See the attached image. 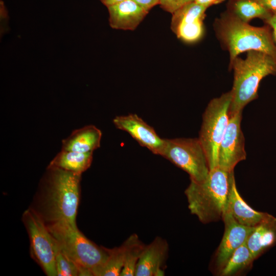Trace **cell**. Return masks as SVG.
<instances>
[{
  "mask_svg": "<svg viewBox=\"0 0 276 276\" xmlns=\"http://www.w3.org/2000/svg\"><path fill=\"white\" fill-rule=\"evenodd\" d=\"M213 27L221 48L229 54V64L250 50L264 52L276 59V44L269 25L252 26L225 10L215 19Z\"/></svg>",
  "mask_w": 276,
  "mask_h": 276,
  "instance_id": "cell-1",
  "label": "cell"
},
{
  "mask_svg": "<svg viewBox=\"0 0 276 276\" xmlns=\"http://www.w3.org/2000/svg\"><path fill=\"white\" fill-rule=\"evenodd\" d=\"M246 53L245 58L238 56L228 65L229 71L234 73L229 117L242 111L247 104L258 98L259 86L264 78L276 75L274 58L259 51Z\"/></svg>",
  "mask_w": 276,
  "mask_h": 276,
  "instance_id": "cell-2",
  "label": "cell"
},
{
  "mask_svg": "<svg viewBox=\"0 0 276 276\" xmlns=\"http://www.w3.org/2000/svg\"><path fill=\"white\" fill-rule=\"evenodd\" d=\"M231 173L216 167L202 181L190 180L185 191L190 213L204 224L222 220L231 181Z\"/></svg>",
  "mask_w": 276,
  "mask_h": 276,
  "instance_id": "cell-3",
  "label": "cell"
},
{
  "mask_svg": "<svg viewBox=\"0 0 276 276\" xmlns=\"http://www.w3.org/2000/svg\"><path fill=\"white\" fill-rule=\"evenodd\" d=\"M44 180L43 206L49 223L65 222L76 225L81 175L48 167Z\"/></svg>",
  "mask_w": 276,
  "mask_h": 276,
  "instance_id": "cell-4",
  "label": "cell"
},
{
  "mask_svg": "<svg viewBox=\"0 0 276 276\" xmlns=\"http://www.w3.org/2000/svg\"><path fill=\"white\" fill-rule=\"evenodd\" d=\"M47 225L60 248L80 268L84 276H98L107 260L108 248L89 240L77 225L58 221Z\"/></svg>",
  "mask_w": 276,
  "mask_h": 276,
  "instance_id": "cell-5",
  "label": "cell"
},
{
  "mask_svg": "<svg viewBox=\"0 0 276 276\" xmlns=\"http://www.w3.org/2000/svg\"><path fill=\"white\" fill-rule=\"evenodd\" d=\"M231 90L209 103L203 113L199 140L205 152L210 170L217 167L218 153L229 122Z\"/></svg>",
  "mask_w": 276,
  "mask_h": 276,
  "instance_id": "cell-6",
  "label": "cell"
},
{
  "mask_svg": "<svg viewBox=\"0 0 276 276\" xmlns=\"http://www.w3.org/2000/svg\"><path fill=\"white\" fill-rule=\"evenodd\" d=\"M160 155L186 172L190 180L196 182L203 181L210 171L198 138L164 139Z\"/></svg>",
  "mask_w": 276,
  "mask_h": 276,
  "instance_id": "cell-7",
  "label": "cell"
},
{
  "mask_svg": "<svg viewBox=\"0 0 276 276\" xmlns=\"http://www.w3.org/2000/svg\"><path fill=\"white\" fill-rule=\"evenodd\" d=\"M28 232L32 257L49 276L57 275L54 239L40 214L28 209L22 214Z\"/></svg>",
  "mask_w": 276,
  "mask_h": 276,
  "instance_id": "cell-8",
  "label": "cell"
},
{
  "mask_svg": "<svg viewBox=\"0 0 276 276\" xmlns=\"http://www.w3.org/2000/svg\"><path fill=\"white\" fill-rule=\"evenodd\" d=\"M241 120L242 111L229 117L227 127L219 147L217 167L228 172L234 171L237 164L246 157Z\"/></svg>",
  "mask_w": 276,
  "mask_h": 276,
  "instance_id": "cell-9",
  "label": "cell"
},
{
  "mask_svg": "<svg viewBox=\"0 0 276 276\" xmlns=\"http://www.w3.org/2000/svg\"><path fill=\"white\" fill-rule=\"evenodd\" d=\"M206 9L195 2L182 6L172 14L171 30L185 43L200 41L205 33L204 20Z\"/></svg>",
  "mask_w": 276,
  "mask_h": 276,
  "instance_id": "cell-10",
  "label": "cell"
},
{
  "mask_svg": "<svg viewBox=\"0 0 276 276\" xmlns=\"http://www.w3.org/2000/svg\"><path fill=\"white\" fill-rule=\"evenodd\" d=\"M222 220L224 224V232L213 257L212 265V271L217 275H218L234 252L246 242L254 228L239 224L227 210Z\"/></svg>",
  "mask_w": 276,
  "mask_h": 276,
  "instance_id": "cell-11",
  "label": "cell"
},
{
  "mask_svg": "<svg viewBox=\"0 0 276 276\" xmlns=\"http://www.w3.org/2000/svg\"><path fill=\"white\" fill-rule=\"evenodd\" d=\"M113 123L118 129L128 133L141 146L160 155L164 139L160 137L155 130L137 115L117 116L113 119Z\"/></svg>",
  "mask_w": 276,
  "mask_h": 276,
  "instance_id": "cell-12",
  "label": "cell"
},
{
  "mask_svg": "<svg viewBox=\"0 0 276 276\" xmlns=\"http://www.w3.org/2000/svg\"><path fill=\"white\" fill-rule=\"evenodd\" d=\"M169 245L165 239L156 237L145 245L137 265L135 276L164 275V267L168 258Z\"/></svg>",
  "mask_w": 276,
  "mask_h": 276,
  "instance_id": "cell-13",
  "label": "cell"
},
{
  "mask_svg": "<svg viewBox=\"0 0 276 276\" xmlns=\"http://www.w3.org/2000/svg\"><path fill=\"white\" fill-rule=\"evenodd\" d=\"M107 9L110 26L123 30H134L149 12L134 0H125Z\"/></svg>",
  "mask_w": 276,
  "mask_h": 276,
  "instance_id": "cell-14",
  "label": "cell"
},
{
  "mask_svg": "<svg viewBox=\"0 0 276 276\" xmlns=\"http://www.w3.org/2000/svg\"><path fill=\"white\" fill-rule=\"evenodd\" d=\"M226 210L239 224L254 227L260 223L267 213L259 212L251 208L242 198L237 189L234 171L231 173V181Z\"/></svg>",
  "mask_w": 276,
  "mask_h": 276,
  "instance_id": "cell-15",
  "label": "cell"
},
{
  "mask_svg": "<svg viewBox=\"0 0 276 276\" xmlns=\"http://www.w3.org/2000/svg\"><path fill=\"white\" fill-rule=\"evenodd\" d=\"M246 243L255 259L276 245V218L267 214L248 235Z\"/></svg>",
  "mask_w": 276,
  "mask_h": 276,
  "instance_id": "cell-16",
  "label": "cell"
},
{
  "mask_svg": "<svg viewBox=\"0 0 276 276\" xmlns=\"http://www.w3.org/2000/svg\"><path fill=\"white\" fill-rule=\"evenodd\" d=\"M101 131L94 125H87L74 130L62 140L63 150L80 153L93 152L100 147Z\"/></svg>",
  "mask_w": 276,
  "mask_h": 276,
  "instance_id": "cell-17",
  "label": "cell"
},
{
  "mask_svg": "<svg viewBox=\"0 0 276 276\" xmlns=\"http://www.w3.org/2000/svg\"><path fill=\"white\" fill-rule=\"evenodd\" d=\"M93 153V152L80 153L61 150L52 160L48 167L57 168L81 175L90 166Z\"/></svg>",
  "mask_w": 276,
  "mask_h": 276,
  "instance_id": "cell-18",
  "label": "cell"
},
{
  "mask_svg": "<svg viewBox=\"0 0 276 276\" xmlns=\"http://www.w3.org/2000/svg\"><path fill=\"white\" fill-rule=\"evenodd\" d=\"M226 10L247 23L257 18L264 21L272 14L257 0H228Z\"/></svg>",
  "mask_w": 276,
  "mask_h": 276,
  "instance_id": "cell-19",
  "label": "cell"
},
{
  "mask_svg": "<svg viewBox=\"0 0 276 276\" xmlns=\"http://www.w3.org/2000/svg\"><path fill=\"white\" fill-rule=\"evenodd\" d=\"M255 260L245 242L234 252L218 275L233 276L241 274L252 267Z\"/></svg>",
  "mask_w": 276,
  "mask_h": 276,
  "instance_id": "cell-20",
  "label": "cell"
},
{
  "mask_svg": "<svg viewBox=\"0 0 276 276\" xmlns=\"http://www.w3.org/2000/svg\"><path fill=\"white\" fill-rule=\"evenodd\" d=\"M124 242L126 245L125 260L120 276H135L137 265L145 244L134 233Z\"/></svg>",
  "mask_w": 276,
  "mask_h": 276,
  "instance_id": "cell-21",
  "label": "cell"
},
{
  "mask_svg": "<svg viewBox=\"0 0 276 276\" xmlns=\"http://www.w3.org/2000/svg\"><path fill=\"white\" fill-rule=\"evenodd\" d=\"M126 245L124 242L120 246L108 248V256L98 276H118L122 270L125 254Z\"/></svg>",
  "mask_w": 276,
  "mask_h": 276,
  "instance_id": "cell-22",
  "label": "cell"
},
{
  "mask_svg": "<svg viewBox=\"0 0 276 276\" xmlns=\"http://www.w3.org/2000/svg\"><path fill=\"white\" fill-rule=\"evenodd\" d=\"M53 239L57 275H83V272L80 268L67 257L60 248L54 238Z\"/></svg>",
  "mask_w": 276,
  "mask_h": 276,
  "instance_id": "cell-23",
  "label": "cell"
},
{
  "mask_svg": "<svg viewBox=\"0 0 276 276\" xmlns=\"http://www.w3.org/2000/svg\"><path fill=\"white\" fill-rule=\"evenodd\" d=\"M194 0H159L160 7L165 11L173 14L182 6Z\"/></svg>",
  "mask_w": 276,
  "mask_h": 276,
  "instance_id": "cell-24",
  "label": "cell"
},
{
  "mask_svg": "<svg viewBox=\"0 0 276 276\" xmlns=\"http://www.w3.org/2000/svg\"><path fill=\"white\" fill-rule=\"evenodd\" d=\"M263 22L265 24L268 25L271 27L273 37L276 44V11L272 12L271 15Z\"/></svg>",
  "mask_w": 276,
  "mask_h": 276,
  "instance_id": "cell-25",
  "label": "cell"
},
{
  "mask_svg": "<svg viewBox=\"0 0 276 276\" xmlns=\"http://www.w3.org/2000/svg\"><path fill=\"white\" fill-rule=\"evenodd\" d=\"M136 3L149 12L153 7L159 5V0H134Z\"/></svg>",
  "mask_w": 276,
  "mask_h": 276,
  "instance_id": "cell-26",
  "label": "cell"
},
{
  "mask_svg": "<svg viewBox=\"0 0 276 276\" xmlns=\"http://www.w3.org/2000/svg\"><path fill=\"white\" fill-rule=\"evenodd\" d=\"M264 8L271 12L276 11V0H257Z\"/></svg>",
  "mask_w": 276,
  "mask_h": 276,
  "instance_id": "cell-27",
  "label": "cell"
},
{
  "mask_svg": "<svg viewBox=\"0 0 276 276\" xmlns=\"http://www.w3.org/2000/svg\"><path fill=\"white\" fill-rule=\"evenodd\" d=\"M225 0H194L196 4L208 8L209 7L222 3Z\"/></svg>",
  "mask_w": 276,
  "mask_h": 276,
  "instance_id": "cell-28",
  "label": "cell"
},
{
  "mask_svg": "<svg viewBox=\"0 0 276 276\" xmlns=\"http://www.w3.org/2000/svg\"><path fill=\"white\" fill-rule=\"evenodd\" d=\"M101 2L107 7L120 3L125 0H100Z\"/></svg>",
  "mask_w": 276,
  "mask_h": 276,
  "instance_id": "cell-29",
  "label": "cell"
}]
</instances>
